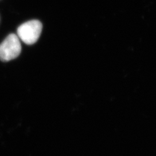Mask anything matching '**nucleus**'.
<instances>
[{
    "instance_id": "obj_1",
    "label": "nucleus",
    "mask_w": 156,
    "mask_h": 156,
    "mask_svg": "<svg viewBox=\"0 0 156 156\" xmlns=\"http://www.w3.org/2000/svg\"><path fill=\"white\" fill-rule=\"evenodd\" d=\"M42 29V25L40 21L37 20L28 21L18 27V37L26 44L31 45L38 41Z\"/></svg>"
},
{
    "instance_id": "obj_2",
    "label": "nucleus",
    "mask_w": 156,
    "mask_h": 156,
    "mask_svg": "<svg viewBox=\"0 0 156 156\" xmlns=\"http://www.w3.org/2000/svg\"><path fill=\"white\" fill-rule=\"evenodd\" d=\"M22 46L19 38L15 34H10L0 44V60L7 62L19 56Z\"/></svg>"
}]
</instances>
